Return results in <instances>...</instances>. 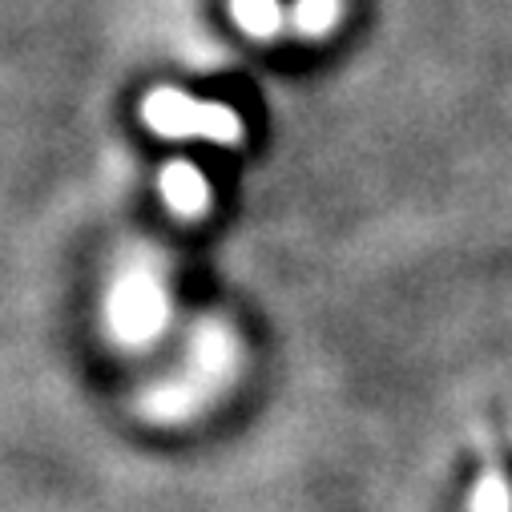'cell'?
I'll return each instance as SVG.
<instances>
[{
	"label": "cell",
	"instance_id": "cell-7",
	"mask_svg": "<svg viewBox=\"0 0 512 512\" xmlns=\"http://www.w3.org/2000/svg\"><path fill=\"white\" fill-rule=\"evenodd\" d=\"M468 512H512V476L504 464H496V460L484 464V472L472 484Z\"/></svg>",
	"mask_w": 512,
	"mask_h": 512
},
{
	"label": "cell",
	"instance_id": "cell-3",
	"mask_svg": "<svg viewBox=\"0 0 512 512\" xmlns=\"http://www.w3.org/2000/svg\"><path fill=\"white\" fill-rule=\"evenodd\" d=\"M142 121L158 138H174V142H210V146H226V150L246 142V125L230 105L198 101V97H190L186 89H174V85H162V89L146 93Z\"/></svg>",
	"mask_w": 512,
	"mask_h": 512
},
{
	"label": "cell",
	"instance_id": "cell-6",
	"mask_svg": "<svg viewBox=\"0 0 512 512\" xmlns=\"http://www.w3.org/2000/svg\"><path fill=\"white\" fill-rule=\"evenodd\" d=\"M343 21V0H295L291 5V37L323 41Z\"/></svg>",
	"mask_w": 512,
	"mask_h": 512
},
{
	"label": "cell",
	"instance_id": "cell-5",
	"mask_svg": "<svg viewBox=\"0 0 512 512\" xmlns=\"http://www.w3.org/2000/svg\"><path fill=\"white\" fill-rule=\"evenodd\" d=\"M230 17L254 41H275L291 33V9L283 0H230Z\"/></svg>",
	"mask_w": 512,
	"mask_h": 512
},
{
	"label": "cell",
	"instance_id": "cell-1",
	"mask_svg": "<svg viewBox=\"0 0 512 512\" xmlns=\"http://www.w3.org/2000/svg\"><path fill=\"white\" fill-rule=\"evenodd\" d=\"M242 339L222 315H198L186 331L182 363L154 379L138 396V416L162 428H178L214 408L242 375Z\"/></svg>",
	"mask_w": 512,
	"mask_h": 512
},
{
	"label": "cell",
	"instance_id": "cell-2",
	"mask_svg": "<svg viewBox=\"0 0 512 512\" xmlns=\"http://www.w3.org/2000/svg\"><path fill=\"white\" fill-rule=\"evenodd\" d=\"M174 319V299H170V275L166 259L150 246L130 250L117 263L105 299H101V327L113 347L125 355L150 351Z\"/></svg>",
	"mask_w": 512,
	"mask_h": 512
},
{
	"label": "cell",
	"instance_id": "cell-4",
	"mask_svg": "<svg viewBox=\"0 0 512 512\" xmlns=\"http://www.w3.org/2000/svg\"><path fill=\"white\" fill-rule=\"evenodd\" d=\"M158 190H162V202L170 206V214H178L186 222L206 218L210 206H214V190H210L206 174L194 162H170V166H162Z\"/></svg>",
	"mask_w": 512,
	"mask_h": 512
}]
</instances>
